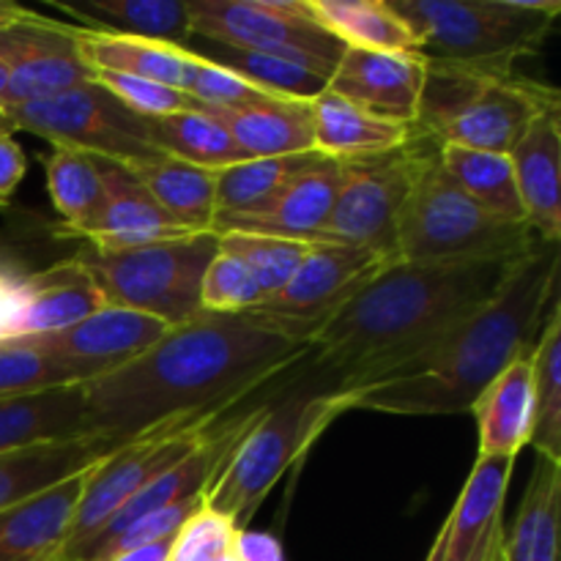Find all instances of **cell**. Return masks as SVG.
I'll use <instances>...</instances> for the list:
<instances>
[{"instance_id":"cell-1","label":"cell","mask_w":561,"mask_h":561,"mask_svg":"<svg viewBox=\"0 0 561 561\" xmlns=\"http://www.w3.org/2000/svg\"><path fill=\"white\" fill-rule=\"evenodd\" d=\"M310 348L250 316L201 312L126 365L82 383L88 436L124 447L175 420L228 414Z\"/></svg>"},{"instance_id":"cell-2","label":"cell","mask_w":561,"mask_h":561,"mask_svg":"<svg viewBox=\"0 0 561 561\" xmlns=\"http://www.w3.org/2000/svg\"><path fill=\"white\" fill-rule=\"evenodd\" d=\"M520 257L387 263L312 334L307 356L321 376L318 387L343 394L387 376L485 307Z\"/></svg>"},{"instance_id":"cell-3","label":"cell","mask_w":561,"mask_h":561,"mask_svg":"<svg viewBox=\"0 0 561 561\" xmlns=\"http://www.w3.org/2000/svg\"><path fill=\"white\" fill-rule=\"evenodd\" d=\"M561 244L535 241L496 296L400 367L337 394L345 411L400 416L466 414L482 389L518 356L531 354L559 301Z\"/></svg>"},{"instance_id":"cell-4","label":"cell","mask_w":561,"mask_h":561,"mask_svg":"<svg viewBox=\"0 0 561 561\" xmlns=\"http://www.w3.org/2000/svg\"><path fill=\"white\" fill-rule=\"evenodd\" d=\"M431 66L513 75L540 53L561 14L559 0H387Z\"/></svg>"},{"instance_id":"cell-5","label":"cell","mask_w":561,"mask_h":561,"mask_svg":"<svg viewBox=\"0 0 561 561\" xmlns=\"http://www.w3.org/2000/svg\"><path fill=\"white\" fill-rule=\"evenodd\" d=\"M420 135L414 175L405 192L394 239V261L460 263L520 255L537 239L526 225L491 217L471 201L438 159V142Z\"/></svg>"},{"instance_id":"cell-6","label":"cell","mask_w":561,"mask_h":561,"mask_svg":"<svg viewBox=\"0 0 561 561\" xmlns=\"http://www.w3.org/2000/svg\"><path fill=\"white\" fill-rule=\"evenodd\" d=\"M343 411V400L312 387L310 378L299 383V392L261 405L233 453L206 485L203 507L222 515L236 529H247L285 471Z\"/></svg>"},{"instance_id":"cell-7","label":"cell","mask_w":561,"mask_h":561,"mask_svg":"<svg viewBox=\"0 0 561 561\" xmlns=\"http://www.w3.org/2000/svg\"><path fill=\"white\" fill-rule=\"evenodd\" d=\"M561 104L553 88L513 75L427 64L414 129L438 146L510 153L542 110Z\"/></svg>"},{"instance_id":"cell-8","label":"cell","mask_w":561,"mask_h":561,"mask_svg":"<svg viewBox=\"0 0 561 561\" xmlns=\"http://www.w3.org/2000/svg\"><path fill=\"white\" fill-rule=\"evenodd\" d=\"M219 247L217 233H190L129 250L82 244L75 261L85 266L107 307L142 312L164 327L201 316V288Z\"/></svg>"},{"instance_id":"cell-9","label":"cell","mask_w":561,"mask_h":561,"mask_svg":"<svg viewBox=\"0 0 561 561\" xmlns=\"http://www.w3.org/2000/svg\"><path fill=\"white\" fill-rule=\"evenodd\" d=\"M192 38L274 55L332 77L345 47L307 0H186Z\"/></svg>"},{"instance_id":"cell-10","label":"cell","mask_w":561,"mask_h":561,"mask_svg":"<svg viewBox=\"0 0 561 561\" xmlns=\"http://www.w3.org/2000/svg\"><path fill=\"white\" fill-rule=\"evenodd\" d=\"M217 425V416L168 422V425H159L142 436L131 438L124 447L115 449L110 458H104L88 477L85 491L77 504L71 535L58 559L69 561L75 557L88 540H93L110 524V518L126 502H131L142 488L151 485L164 471L181 463L186 455L195 453Z\"/></svg>"},{"instance_id":"cell-11","label":"cell","mask_w":561,"mask_h":561,"mask_svg":"<svg viewBox=\"0 0 561 561\" xmlns=\"http://www.w3.org/2000/svg\"><path fill=\"white\" fill-rule=\"evenodd\" d=\"M0 113L5 115L11 129L31 131L53 146L75 148L121 164L140 162L159 153L148 142L146 118L129 113L96 80L82 82L58 96L14 104Z\"/></svg>"},{"instance_id":"cell-12","label":"cell","mask_w":561,"mask_h":561,"mask_svg":"<svg viewBox=\"0 0 561 561\" xmlns=\"http://www.w3.org/2000/svg\"><path fill=\"white\" fill-rule=\"evenodd\" d=\"M420 135H411L398 151L343 162L345 175L332 214L316 244H343L370 250L394 261L398 219L414 175Z\"/></svg>"},{"instance_id":"cell-13","label":"cell","mask_w":561,"mask_h":561,"mask_svg":"<svg viewBox=\"0 0 561 561\" xmlns=\"http://www.w3.org/2000/svg\"><path fill=\"white\" fill-rule=\"evenodd\" d=\"M387 263L392 261L359 247L310 244L285 288L241 316L255 318L263 327L310 345L312 334Z\"/></svg>"},{"instance_id":"cell-14","label":"cell","mask_w":561,"mask_h":561,"mask_svg":"<svg viewBox=\"0 0 561 561\" xmlns=\"http://www.w3.org/2000/svg\"><path fill=\"white\" fill-rule=\"evenodd\" d=\"M0 60L9 69L0 110L58 96L93 80V71L77 53L69 22L44 20L33 11L0 31Z\"/></svg>"},{"instance_id":"cell-15","label":"cell","mask_w":561,"mask_h":561,"mask_svg":"<svg viewBox=\"0 0 561 561\" xmlns=\"http://www.w3.org/2000/svg\"><path fill=\"white\" fill-rule=\"evenodd\" d=\"M425 75L427 64L416 53L348 47L329 77V91L378 118L414 126Z\"/></svg>"},{"instance_id":"cell-16","label":"cell","mask_w":561,"mask_h":561,"mask_svg":"<svg viewBox=\"0 0 561 561\" xmlns=\"http://www.w3.org/2000/svg\"><path fill=\"white\" fill-rule=\"evenodd\" d=\"M345 164L323 157L310 170L290 181L268 206L252 214H222L214 217L211 233H247L268 236V239L301 241L316 244L332 214L334 197L343 184Z\"/></svg>"},{"instance_id":"cell-17","label":"cell","mask_w":561,"mask_h":561,"mask_svg":"<svg viewBox=\"0 0 561 561\" xmlns=\"http://www.w3.org/2000/svg\"><path fill=\"white\" fill-rule=\"evenodd\" d=\"M168 329L170 327H164L162 321L142 316V312L124 310V307H102L75 327L42 334V337L14 340V343L42 351L55 359L93 367L99 376H104L151 348Z\"/></svg>"},{"instance_id":"cell-18","label":"cell","mask_w":561,"mask_h":561,"mask_svg":"<svg viewBox=\"0 0 561 561\" xmlns=\"http://www.w3.org/2000/svg\"><path fill=\"white\" fill-rule=\"evenodd\" d=\"M507 157L529 230L561 244V104L542 110Z\"/></svg>"},{"instance_id":"cell-19","label":"cell","mask_w":561,"mask_h":561,"mask_svg":"<svg viewBox=\"0 0 561 561\" xmlns=\"http://www.w3.org/2000/svg\"><path fill=\"white\" fill-rule=\"evenodd\" d=\"M513 458H480L447 518L444 561H499L504 542V502L513 477Z\"/></svg>"},{"instance_id":"cell-20","label":"cell","mask_w":561,"mask_h":561,"mask_svg":"<svg viewBox=\"0 0 561 561\" xmlns=\"http://www.w3.org/2000/svg\"><path fill=\"white\" fill-rule=\"evenodd\" d=\"M104 181V203L82 241L99 250H129L190 236L153 203L146 186L121 162L96 157Z\"/></svg>"},{"instance_id":"cell-21","label":"cell","mask_w":561,"mask_h":561,"mask_svg":"<svg viewBox=\"0 0 561 561\" xmlns=\"http://www.w3.org/2000/svg\"><path fill=\"white\" fill-rule=\"evenodd\" d=\"M99 466V463H96ZM91 466L60 485L0 510V561H55L71 535Z\"/></svg>"},{"instance_id":"cell-22","label":"cell","mask_w":561,"mask_h":561,"mask_svg":"<svg viewBox=\"0 0 561 561\" xmlns=\"http://www.w3.org/2000/svg\"><path fill=\"white\" fill-rule=\"evenodd\" d=\"M102 307H107V301L99 294L85 266L75 257L53 263L42 272H27L20 316L11 329L9 343L69 329Z\"/></svg>"},{"instance_id":"cell-23","label":"cell","mask_w":561,"mask_h":561,"mask_svg":"<svg viewBox=\"0 0 561 561\" xmlns=\"http://www.w3.org/2000/svg\"><path fill=\"white\" fill-rule=\"evenodd\" d=\"M203 110L228 129L247 159L294 157V153L316 151L310 102L261 96L239 107Z\"/></svg>"},{"instance_id":"cell-24","label":"cell","mask_w":561,"mask_h":561,"mask_svg":"<svg viewBox=\"0 0 561 561\" xmlns=\"http://www.w3.org/2000/svg\"><path fill=\"white\" fill-rule=\"evenodd\" d=\"M115 449H121L118 444L82 436L3 453L0 455V510L14 507L25 499L60 485L69 477L82 474L110 458Z\"/></svg>"},{"instance_id":"cell-25","label":"cell","mask_w":561,"mask_h":561,"mask_svg":"<svg viewBox=\"0 0 561 561\" xmlns=\"http://www.w3.org/2000/svg\"><path fill=\"white\" fill-rule=\"evenodd\" d=\"M480 427V458H518L535 425L529 354L510 362L471 405Z\"/></svg>"},{"instance_id":"cell-26","label":"cell","mask_w":561,"mask_h":561,"mask_svg":"<svg viewBox=\"0 0 561 561\" xmlns=\"http://www.w3.org/2000/svg\"><path fill=\"white\" fill-rule=\"evenodd\" d=\"M310 113L316 151L334 162H356V159L398 151L414 135V126L378 118V115L345 102L329 88L321 96L312 99Z\"/></svg>"},{"instance_id":"cell-27","label":"cell","mask_w":561,"mask_h":561,"mask_svg":"<svg viewBox=\"0 0 561 561\" xmlns=\"http://www.w3.org/2000/svg\"><path fill=\"white\" fill-rule=\"evenodd\" d=\"M71 38H75L82 64L91 71H118V75L142 77V80L184 91L195 69V55L175 44L115 36V33L88 31L80 25H71Z\"/></svg>"},{"instance_id":"cell-28","label":"cell","mask_w":561,"mask_h":561,"mask_svg":"<svg viewBox=\"0 0 561 561\" xmlns=\"http://www.w3.org/2000/svg\"><path fill=\"white\" fill-rule=\"evenodd\" d=\"M159 208L186 233H208L217 214V170L195 168L168 153L124 164Z\"/></svg>"},{"instance_id":"cell-29","label":"cell","mask_w":561,"mask_h":561,"mask_svg":"<svg viewBox=\"0 0 561 561\" xmlns=\"http://www.w3.org/2000/svg\"><path fill=\"white\" fill-rule=\"evenodd\" d=\"M88 436L82 383L0 400V455Z\"/></svg>"},{"instance_id":"cell-30","label":"cell","mask_w":561,"mask_h":561,"mask_svg":"<svg viewBox=\"0 0 561 561\" xmlns=\"http://www.w3.org/2000/svg\"><path fill=\"white\" fill-rule=\"evenodd\" d=\"M53 5L71 20L88 22V31L151 38L175 47H186L192 42L186 0H80V3L53 0Z\"/></svg>"},{"instance_id":"cell-31","label":"cell","mask_w":561,"mask_h":561,"mask_svg":"<svg viewBox=\"0 0 561 561\" xmlns=\"http://www.w3.org/2000/svg\"><path fill=\"white\" fill-rule=\"evenodd\" d=\"M559 502L561 466L537 458L518 518L504 531V561H559Z\"/></svg>"},{"instance_id":"cell-32","label":"cell","mask_w":561,"mask_h":561,"mask_svg":"<svg viewBox=\"0 0 561 561\" xmlns=\"http://www.w3.org/2000/svg\"><path fill=\"white\" fill-rule=\"evenodd\" d=\"M312 16L345 47L370 53H416L411 27L389 9L387 0H307Z\"/></svg>"},{"instance_id":"cell-33","label":"cell","mask_w":561,"mask_h":561,"mask_svg":"<svg viewBox=\"0 0 561 561\" xmlns=\"http://www.w3.org/2000/svg\"><path fill=\"white\" fill-rule=\"evenodd\" d=\"M148 142L159 153L181 159L186 164L206 170H225L230 164L247 162L241 148L228 135L214 115L203 110H181V113L162 115V118H146Z\"/></svg>"},{"instance_id":"cell-34","label":"cell","mask_w":561,"mask_h":561,"mask_svg":"<svg viewBox=\"0 0 561 561\" xmlns=\"http://www.w3.org/2000/svg\"><path fill=\"white\" fill-rule=\"evenodd\" d=\"M438 159L455 184L480 203L491 217L510 225H526L524 203L515 184L513 162L507 153L477 151V148L438 146ZM529 228V225H526Z\"/></svg>"},{"instance_id":"cell-35","label":"cell","mask_w":561,"mask_h":561,"mask_svg":"<svg viewBox=\"0 0 561 561\" xmlns=\"http://www.w3.org/2000/svg\"><path fill=\"white\" fill-rule=\"evenodd\" d=\"M42 164L49 201L64 217L66 233L82 239L99 219L104 203V181L96 157L75 148L53 146V151L42 157Z\"/></svg>"},{"instance_id":"cell-36","label":"cell","mask_w":561,"mask_h":561,"mask_svg":"<svg viewBox=\"0 0 561 561\" xmlns=\"http://www.w3.org/2000/svg\"><path fill=\"white\" fill-rule=\"evenodd\" d=\"M531 359L535 425L529 444L548 463L561 466V305L551 307L540 329Z\"/></svg>"},{"instance_id":"cell-37","label":"cell","mask_w":561,"mask_h":561,"mask_svg":"<svg viewBox=\"0 0 561 561\" xmlns=\"http://www.w3.org/2000/svg\"><path fill=\"white\" fill-rule=\"evenodd\" d=\"M321 153H294V157L247 159L217 170V214H252L274 201L294 179L321 162Z\"/></svg>"},{"instance_id":"cell-38","label":"cell","mask_w":561,"mask_h":561,"mask_svg":"<svg viewBox=\"0 0 561 561\" xmlns=\"http://www.w3.org/2000/svg\"><path fill=\"white\" fill-rule=\"evenodd\" d=\"M222 69L233 71L261 93L279 99H296V102H312L329 88V77L312 71L307 66L290 64V60L274 58V55L252 53V49L225 47V44L206 42L203 47H184Z\"/></svg>"},{"instance_id":"cell-39","label":"cell","mask_w":561,"mask_h":561,"mask_svg":"<svg viewBox=\"0 0 561 561\" xmlns=\"http://www.w3.org/2000/svg\"><path fill=\"white\" fill-rule=\"evenodd\" d=\"M93 378H99L93 367L55 359V356L33 351L22 343L0 345V400L75 387V383H88Z\"/></svg>"},{"instance_id":"cell-40","label":"cell","mask_w":561,"mask_h":561,"mask_svg":"<svg viewBox=\"0 0 561 561\" xmlns=\"http://www.w3.org/2000/svg\"><path fill=\"white\" fill-rule=\"evenodd\" d=\"M219 247L244 261L261 288L263 301L285 288L294 272L299 268L301 257L307 255L310 244L285 239H268V236H247V233H225L219 236Z\"/></svg>"},{"instance_id":"cell-41","label":"cell","mask_w":561,"mask_h":561,"mask_svg":"<svg viewBox=\"0 0 561 561\" xmlns=\"http://www.w3.org/2000/svg\"><path fill=\"white\" fill-rule=\"evenodd\" d=\"M263 301L261 288L250 268L244 266L239 255L217 247V255L208 263L206 277L201 288L203 312H217V316H241L250 312Z\"/></svg>"},{"instance_id":"cell-42","label":"cell","mask_w":561,"mask_h":561,"mask_svg":"<svg viewBox=\"0 0 561 561\" xmlns=\"http://www.w3.org/2000/svg\"><path fill=\"white\" fill-rule=\"evenodd\" d=\"M93 80L107 88L137 118H162V115L181 113V110L201 107L190 93L162 85V82L142 80V77L118 75V71H93Z\"/></svg>"},{"instance_id":"cell-43","label":"cell","mask_w":561,"mask_h":561,"mask_svg":"<svg viewBox=\"0 0 561 561\" xmlns=\"http://www.w3.org/2000/svg\"><path fill=\"white\" fill-rule=\"evenodd\" d=\"M236 531L239 529L230 520H225L222 515L203 507L175 535L168 561H236Z\"/></svg>"},{"instance_id":"cell-44","label":"cell","mask_w":561,"mask_h":561,"mask_svg":"<svg viewBox=\"0 0 561 561\" xmlns=\"http://www.w3.org/2000/svg\"><path fill=\"white\" fill-rule=\"evenodd\" d=\"M184 93H190L197 104H203V107H211V110L239 107V104L255 102V99L268 96V93H261L257 88H252L250 82H244L241 77H236L233 71L222 69V66L201 58V55H195V69H192Z\"/></svg>"},{"instance_id":"cell-45","label":"cell","mask_w":561,"mask_h":561,"mask_svg":"<svg viewBox=\"0 0 561 561\" xmlns=\"http://www.w3.org/2000/svg\"><path fill=\"white\" fill-rule=\"evenodd\" d=\"M27 272L20 261L9 255L0 244V345L11 340L16 316L22 307V294H25Z\"/></svg>"},{"instance_id":"cell-46","label":"cell","mask_w":561,"mask_h":561,"mask_svg":"<svg viewBox=\"0 0 561 561\" xmlns=\"http://www.w3.org/2000/svg\"><path fill=\"white\" fill-rule=\"evenodd\" d=\"M27 170L25 151L11 131H0V206H9L11 195L22 184Z\"/></svg>"},{"instance_id":"cell-47","label":"cell","mask_w":561,"mask_h":561,"mask_svg":"<svg viewBox=\"0 0 561 561\" xmlns=\"http://www.w3.org/2000/svg\"><path fill=\"white\" fill-rule=\"evenodd\" d=\"M236 561H285L283 542L266 531L239 529L233 537Z\"/></svg>"},{"instance_id":"cell-48","label":"cell","mask_w":561,"mask_h":561,"mask_svg":"<svg viewBox=\"0 0 561 561\" xmlns=\"http://www.w3.org/2000/svg\"><path fill=\"white\" fill-rule=\"evenodd\" d=\"M173 540L175 537H170V540L151 542V546H142V548H135V551L118 553V557L110 559V561H168L170 548H173Z\"/></svg>"},{"instance_id":"cell-49","label":"cell","mask_w":561,"mask_h":561,"mask_svg":"<svg viewBox=\"0 0 561 561\" xmlns=\"http://www.w3.org/2000/svg\"><path fill=\"white\" fill-rule=\"evenodd\" d=\"M27 14H31V9H25V5L11 3V0H0V31L9 25H14V22L25 20Z\"/></svg>"},{"instance_id":"cell-50","label":"cell","mask_w":561,"mask_h":561,"mask_svg":"<svg viewBox=\"0 0 561 561\" xmlns=\"http://www.w3.org/2000/svg\"><path fill=\"white\" fill-rule=\"evenodd\" d=\"M444 557H447V524L442 526V531H438L436 540H433L431 553H427L425 561H444Z\"/></svg>"},{"instance_id":"cell-51","label":"cell","mask_w":561,"mask_h":561,"mask_svg":"<svg viewBox=\"0 0 561 561\" xmlns=\"http://www.w3.org/2000/svg\"><path fill=\"white\" fill-rule=\"evenodd\" d=\"M5 88H9V69H5V64L0 60V102H3L5 96Z\"/></svg>"},{"instance_id":"cell-52","label":"cell","mask_w":561,"mask_h":561,"mask_svg":"<svg viewBox=\"0 0 561 561\" xmlns=\"http://www.w3.org/2000/svg\"><path fill=\"white\" fill-rule=\"evenodd\" d=\"M0 131H14V129H11L9 121H5V115H3V113H0Z\"/></svg>"},{"instance_id":"cell-53","label":"cell","mask_w":561,"mask_h":561,"mask_svg":"<svg viewBox=\"0 0 561 561\" xmlns=\"http://www.w3.org/2000/svg\"><path fill=\"white\" fill-rule=\"evenodd\" d=\"M499 561H504V559H502V557H499Z\"/></svg>"},{"instance_id":"cell-54","label":"cell","mask_w":561,"mask_h":561,"mask_svg":"<svg viewBox=\"0 0 561 561\" xmlns=\"http://www.w3.org/2000/svg\"><path fill=\"white\" fill-rule=\"evenodd\" d=\"M55 561H60V559H55Z\"/></svg>"}]
</instances>
